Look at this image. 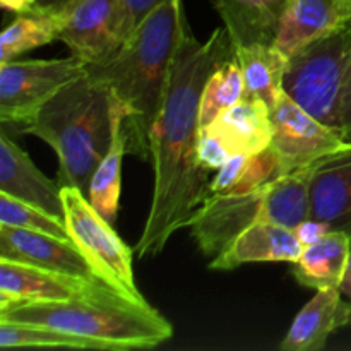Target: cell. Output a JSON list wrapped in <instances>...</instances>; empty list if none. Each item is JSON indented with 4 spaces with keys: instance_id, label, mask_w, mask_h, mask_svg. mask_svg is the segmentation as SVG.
Segmentation results:
<instances>
[{
    "instance_id": "obj_26",
    "label": "cell",
    "mask_w": 351,
    "mask_h": 351,
    "mask_svg": "<svg viewBox=\"0 0 351 351\" xmlns=\"http://www.w3.org/2000/svg\"><path fill=\"white\" fill-rule=\"evenodd\" d=\"M245 96L247 89L242 69L233 55L232 58L223 62L206 82L201 98V113H199L201 127L209 125L219 113L240 103Z\"/></svg>"
},
{
    "instance_id": "obj_21",
    "label": "cell",
    "mask_w": 351,
    "mask_h": 351,
    "mask_svg": "<svg viewBox=\"0 0 351 351\" xmlns=\"http://www.w3.org/2000/svg\"><path fill=\"white\" fill-rule=\"evenodd\" d=\"M317 165L280 175L271 182L264 192L261 219L291 230L307 221L311 218V182Z\"/></svg>"
},
{
    "instance_id": "obj_11",
    "label": "cell",
    "mask_w": 351,
    "mask_h": 351,
    "mask_svg": "<svg viewBox=\"0 0 351 351\" xmlns=\"http://www.w3.org/2000/svg\"><path fill=\"white\" fill-rule=\"evenodd\" d=\"M106 291L117 290L103 281L84 280L29 264L0 259V311L21 304L65 302Z\"/></svg>"
},
{
    "instance_id": "obj_9",
    "label": "cell",
    "mask_w": 351,
    "mask_h": 351,
    "mask_svg": "<svg viewBox=\"0 0 351 351\" xmlns=\"http://www.w3.org/2000/svg\"><path fill=\"white\" fill-rule=\"evenodd\" d=\"M57 17L58 40L84 64L106 60L125 41L120 0H75Z\"/></svg>"
},
{
    "instance_id": "obj_20",
    "label": "cell",
    "mask_w": 351,
    "mask_h": 351,
    "mask_svg": "<svg viewBox=\"0 0 351 351\" xmlns=\"http://www.w3.org/2000/svg\"><path fill=\"white\" fill-rule=\"evenodd\" d=\"M245 81L247 96L261 98L273 108L278 96L283 93V75L288 55L273 41H254L233 48Z\"/></svg>"
},
{
    "instance_id": "obj_37",
    "label": "cell",
    "mask_w": 351,
    "mask_h": 351,
    "mask_svg": "<svg viewBox=\"0 0 351 351\" xmlns=\"http://www.w3.org/2000/svg\"><path fill=\"white\" fill-rule=\"evenodd\" d=\"M266 2L269 3V5H273L274 9L280 10V12H281V9H283V5H285V3H287V0H266Z\"/></svg>"
},
{
    "instance_id": "obj_19",
    "label": "cell",
    "mask_w": 351,
    "mask_h": 351,
    "mask_svg": "<svg viewBox=\"0 0 351 351\" xmlns=\"http://www.w3.org/2000/svg\"><path fill=\"white\" fill-rule=\"evenodd\" d=\"M351 235L345 230H331L319 242L304 247V252L293 263V276L302 287L321 290L341 287L348 267Z\"/></svg>"
},
{
    "instance_id": "obj_14",
    "label": "cell",
    "mask_w": 351,
    "mask_h": 351,
    "mask_svg": "<svg viewBox=\"0 0 351 351\" xmlns=\"http://www.w3.org/2000/svg\"><path fill=\"white\" fill-rule=\"evenodd\" d=\"M0 192L64 219L62 187L38 170L5 130L0 132Z\"/></svg>"
},
{
    "instance_id": "obj_17",
    "label": "cell",
    "mask_w": 351,
    "mask_h": 351,
    "mask_svg": "<svg viewBox=\"0 0 351 351\" xmlns=\"http://www.w3.org/2000/svg\"><path fill=\"white\" fill-rule=\"evenodd\" d=\"M204 129L215 134L232 154L252 156L267 149L273 143L271 106L261 98L245 96L240 103L219 113Z\"/></svg>"
},
{
    "instance_id": "obj_3",
    "label": "cell",
    "mask_w": 351,
    "mask_h": 351,
    "mask_svg": "<svg viewBox=\"0 0 351 351\" xmlns=\"http://www.w3.org/2000/svg\"><path fill=\"white\" fill-rule=\"evenodd\" d=\"M119 112L110 89L84 72L55 93L21 132L40 137L57 153L60 187L88 195L89 180L112 146Z\"/></svg>"
},
{
    "instance_id": "obj_25",
    "label": "cell",
    "mask_w": 351,
    "mask_h": 351,
    "mask_svg": "<svg viewBox=\"0 0 351 351\" xmlns=\"http://www.w3.org/2000/svg\"><path fill=\"white\" fill-rule=\"evenodd\" d=\"M0 348H72L110 351L106 345L62 329L40 324L0 321Z\"/></svg>"
},
{
    "instance_id": "obj_13",
    "label": "cell",
    "mask_w": 351,
    "mask_h": 351,
    "mask_svg": "<svg viewBox=\"0 0 351 351\" xmlns=\"http://www.w3.org/2000/svg\"><path fill=\"white\" fill-rule=\"evenodd\" d=\"M351 21V0H287L274 29V45L288 57Z\"/></svg>"
},
{
    "instance_id": "obj_12",
    "label": "cell",
    "mask_w": 351,
    "mask_h": 351,
    "mask_svg": "<svg viewBox=\"0 0 351 351\" xmlns=\"http://www.w3.org/2000/svg\"><path fill=\"white\" fill-rule=\"evenodd\" d=\"M0 259L29 264L84 280L103 281L96 276L74 243L31 230L0 225Z\"/></svg>"
},
{
    "instance_id": "obj_34",
    "label": "cell",
    "mask_w": 351,
    "mask_h": 351,
    "mask_svg": "<svg viewBox=\"0 0 351 351\" xmlns=\"http://www.w3.org/2000/svg\"><path fill=\"white\" fill-rule=\"evenodd\" d=\"M74 2L75 0H36L33 10L58 16V14H62L64 10H67Z\"/></svg>"
},
{
    "instance_id": "obj_6",
    "label": "cell",
    "mask_w": 351,
    "mask_h": 351,
    "mask_svg": "<svg viewBox=\"0 0 351 351\" xmlns=\"http://www.w3.org/2000/svg\"><path fill=\"white\" fill-rule=\"evenodd\" d=\"M64 221L72 243L93 267L96 276L134 302L147 304L134 278V249L117 235L89 202L88 195L75 187H62Z\"/></svg>"
},
{
    "instance_id": "obj_27",
    "label": "cell",
    "mask_w": 351,
    "mask_h": 351,
    "mask_svg": "<svg viewBox=\"0 0 351 351\" xmlns=\"http://www.w3.org/2000/svg\"><path fill=\"white\" fill-rule=\"evenodd\" d=\"M0 225L47 233V235L72 242L64 219L48 215L43 209L34 208L3 192H0Z\"/></svg>"
},
{
    "instance_id": "obj_16",
    "label": "cell",
    "mask_w": 351,
    "mask_h": 351,
    "mask_svg": "<svg viewBox=\"0 0 351 351\" xmlns=\"http://www.w3.org/2000/svg\"><path fill=\"white\" fill-rule=\"evenodd\" d=\"M351 324V302L338 287L315 290V297L295 317L281 351H321L329 335Z\"/></svg>"
},
{
    "instance_id": "obj_35",
    "label": "cell",
    "mask_w": 351,
    "mask_h": 351,
    "mask_svg": "<svg viewBox=\"0 0 351 351\" xmlns=\"http://www.w3.org/2000/svg\"><path fill=\"white\" fill-rule=\"evenodd\" d=\"M34 2H36V0H0L3 9L16 14H23V12H29V10H33Z\"/></svg>"
},
{
    "instance_id": "obj_15",
    "label": "cell",
    "mask_w": 351,
    "mask_h": 351,
    "mask_svg": "<svg viewBox=\"0 0 351 351\" xmlns=\"http://www.w3.org/2000/svg\"><path fill=\"white\" fill-rule=\"evenodd\" d=\"M304 252V243L295 230L257 219L243 230L235 242L209 263V269L232 271L249 263H297Z\"/></svg>"
},
{
    "instance_id": "obj_31",
    "label": "cell",
    "mask_w": 351,
    "mask_h": 351,
    "mask_svg": "<svg viewBox=\"0 0 351 351\" xmlns=\"http://www.w3.org/2000/svg\"><path fill=\"white\" fill-rule=\"evenodd\" d=\"M165 0H120L122 3V29L125 40L137 27V24Z\"/></svg>"
},
{
    "instance_id": "obj_2",
    "label": "cell",
    "mask_w": 351,
    "mask_h": 351,
    "mask_svg": "<svg viewBox=\"0 0 351 351\" xmlns=\"http://www.w3.org/2000/svg\"><path fill=\"white\" fill-rule=\"evenodd\" d=\"M185 23L182 0H165L137 24L112 57L86 64V74L103 82L122 106L127 149L141 160H151V136Z\"/></svg>"
},
{
    "instance_id": "obj_23",
    "label": "cell",
    "mask_w": 351,
    "mask_h": 351,
    "mask_svg": "<svg viewBox=\"0 0 351 351\" xmlns=\"http://www.w3.org/2000/svg\"><path fill=\"white\" fill-rule=\"evenodd\" d=\"M218 12L228 31L232 47L273 41L280 10L266 0H215Z\"/></svg>"
},
{
    "instance_id": "obj_32",
    "label": "cell",
    "mask_w": 351,
    "mask_h": 351,
    "mask_svg": "<svg viewBox=\"0 0 351 351\" xmlns=\"http://www.w3.org/2000/svg\"><path fill=\"white\" fill-rule=\"evenodd\" d=\"M331 226L326 225V223L308 218L307 221H304L302 225H298L297 228H295V233H297L298 240L304 243V247H307L319 242V240H321L326 233L331 232Z\"/></svg>"
},
{
    "instance_id": "obj_7",
    "label": "cell",
    "mask_w": 351,
    "mask_h": 351,
    "mask_svg": "<svg viewBox=\"0 0 351 351\" xmlns=\"http://www.w3.org/2000/svg\"><path fill=\"white\" fill-rule=\"evenodd\" d=\"M86 72L77 57L0 62V120L26 127L38 110L67 82Z\"/></svg>"
},
{
    "instance_id": "obj_36",
    "label": "cell",
    "mask_w": 351,
    "mask_h": 351,
    "mask_svg": "<svg viewBox=\"0 0 351 351\" xmlns=\"http://www.w3.org/2000/svg\"><path fill=\"white\" fill-rule=\"evenodd\" d=\"M341 293L345 295V298H348L351 302V252H350V261H348V267H346L345 278H343V283L339 287Z\"/></svg>"
},
{
    "instance_id": "obj_29",
    "label": "cell",
    "mask_w": 351,
    "mask_h": 351,
    "mask_svg": "<svg viewBox=\"0 0 351 351\" xmlns=\"http://www.w3.org/2000/svg\"><path fill=\"white\" fill-rule=\"evenodd\" d=\"M199 163L209 171H218L226 161L230 160L232 153L226 149L225 144L218 139L213 132L202 127L199 134V146H197Z\"/></svg>"
},
{
    "instance_id": "obj_8",
    "label": "cell",
    "mask_w": 351,
    "mask_h": 351,
    "mask_svg": "<svg viewBox=\"0 0 351 351\" xmlns=\"http://www.w3.org/2000/svg\"><path fill=\"white\" fill-rule=\"evenodd\" d=\"M271 149L280 161L281 175L314 167L328 158L351 149V141L298 106L287 93L278 96L271 108Z\"/></svg>"
},
{
    "instance_id": "obj_10",
    "label": "cell",
    "mask_w": 351,
    "mask_h": 351,
    "mask_svg": "<svg viewBox=\"0 0 351 351\" xmlns=\"http://www.w3.org/2000/svg\"><path fill=\"white\" fill-rule=\"evenodd\" d=\"M263 191L211 194L189 219L187 228L206 257L221 256L237 237L261 218Z\"/></svg>"
},
{
    "instance_id": "obj_5",
    "label": "cell",
    "mask_w": 351,
    "mask_h": 351,
    "mask_svg": "<svg viewBox=\"0 0 351 351\" xmlns=\"http://www.w3.org/2000/svg\"><path fill=\"white\" fill-rule=\"evenodd\" d=\"M350 62L351 21L288 57L283 91L312 117L339 130V103Z\"/></svg>"
},
{
    "instance_id": "obj_33",
    "label": "cell",
    "mask_w": 351,
    "mask_h": 351,
    "mask_svg": "<svg viewBox=\"0 0 351 351\" xmlns=\"http://www.w3.org/2000/svg\"><path fill=\"white\" fill-rule=\"evenodd\" d=\"M339 130L346 139L351 141V62L343 86L341 103H339Z\"/></svg>"
},
{
    "instance_id": "obj_1",
    "label": "cell",
    "mask_w": 351,
    "mask_h": 351,
    "mask_svg": "<svg viewBox=\"0 0 351 351\" xmlns=\"http://www.w3.org/2000/svg\"><path fill=\"white\" fill-rule=\"evenodd\" d=\"M232 57L226 27H216L208 40L201 41L184 24L151 136L154 189L144 230L134 247L139 259L158 256L173 233L187 228L192 215L211 195V171L199 163L197 156L201 98L209 75Z\"/></svg>"
},
{
    "instance_id": "obj_22",
    "label": "cell",
    "mask_w": 351,
    "mask_h": 351,
    "mask_svg": "<svg viewBox=\"0 0 351 351\" xmlns=\"http://www.w3.org/2000/svg\"><path fill=\"white\" fill-rule=\"evenodd\" d=\"M127 149V136L123 130V112H119L113 123V141L108 153L96 167L89 180L88 199L93 208L113 225L119 215L122 194V161Z\"/></svg>"
},
{
    "instance_id": "obj_30",
    "label": "cell",
    "mask_w": 351,
    "mask_h": 351,
    "mask_svg": "<svg viewBox=\"0 0 351 351\" xmlns=\"http://www.w3.org/2000/svg\"><path fill=\"white\" fill-rule=\"evenodd\" d=\"M249 154H232L230 160L216 171L209 184V192L211 194H223V192H233L237 184L242 178L245 171L247 163H249Z\"/></svg>"
},
{
    "instance_id": "obj_4",
    "label": "cell",
    "mask_w": 351,
    "mask_h": 351,
    "mask_svg": "<svg viewBox=\"0 0 351 351\" xmlns=\"http://www.w3.org/2000/svg\"><path fill=\"white\" fill-rule=\"evenodd\" d=\"M0 321L40 324L103 343L110 351L147 350L173 336L167 317L119 291L65 302H33L0 311Z\"/></svg>"
},
{
    "instance_id": "obj_28",
    "label": "cell",
    "mask_w": 351,
    "mask_h": 351,
    "mask_svg": "<svg viewBox=\"0 0 351 351\" xmlns=\"http://www.w3.org/2000/svg\"><path fill=\"white\" fill-rule=\"evenodd\" d=\"M280 175V161H278L274 151L267 147V149L252 154L249 158L245 171H243L242 178L237 184V187L233 189V192L263 191L271 182L276 180Z\"/></svg>"
},
{
    "instance_id": "obj_18",
    "label": "cell",
    "mask_w": 351,
    "mask_h": 351,
    "mask_svg": "<svg viewBox=\"0 0 351 351\" xmlns=\"http://www.w3.org/2000/svg\"><path fill=\"white\" fill-rule=\"evenodd\" d=\"M311 218L351 235V149L321 161L311 182Z\"/></svg>"
},
{
    "instance_id": "obj_24",
    "label": "cell",
    "mask_w": 351,
    "mask_h": 351,
    "mask_svg": "<svg viewBox=\"0 0 351 351\" xmlns=\"http://www.w3.org/2000/svg\"><path fill=\"white\" fill-rule=\"evenodd\" d=\"M58 40V17L53 14H17L0 34V62L16 60V57Z\"/></svg>"
}]
</instances>
